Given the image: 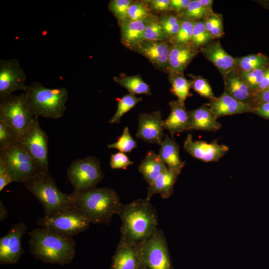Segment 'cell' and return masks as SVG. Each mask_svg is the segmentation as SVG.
<instances>
[{"instance_id": "cell-1", "label": "cell", "mask_w": 269, "mask_h": 269, "mask_svg": "<svg viewBox=\"0 0 269 269\" xmlns=\"http://www.w3.org/2000/svg\"><path fill=\"white\" fill-rule=\"evenodd\" d=\"M117 215L122 222V243L138 246L158 229L156 211L146 198L122 204Z\"/></svg>"}, {"instance_id": "cell-2", "label": "cell", "mask_w": 269, "mask_h": 269, "mask_svg": "<svg viewBox=\"0 0 269 269\" xmlns=\"http://www.w3.org/2000/svg\"><path fill=\"white\" fill-rule=\"evenodd\" d=\"M29 236L30 252L36 259L58 265L69 264L74 260L76 244L73 238L42 227L33 229Z\"/></svg>"}, {"instance_id": "cell-3", "label": "cell", "mask_w": 269, "mask_h": 269, "mask_svg": "<svg viewBox=\"0 0 269 269\" xmlns=\"http://www.w3.org/2000/svg\"><path fill=\"white\" fill-rule=\"evenodd\" d=\"M71 194L75 205L90 223L95 224H109L113 216L118 214L122 204L118 194L110 187H94Z\"/></svg>"}, {"instance_id": "cell-4", "label": "cell", "mask_w": 269, "mask_h": 269, "mask_svg": "<svg viewBox=\"0 0 269 269\" xmlns=\"http://www.w3.org/2000/svg\"><path fill=\"white\" fill-rule=\"evenodd\" d=\"M24 94L28 107L36 117L59 119L66 110L68 92L65 87L48 88L34 82Z\"/></svg>"}, {"instance_id": "cell-5", "label": "cell", "mask_w": 269, "mask_h": 269, "mask_svg": "<svg viewBox=\"0 0 269 269\" xmlns=\"http://www.w3.org/2000/svg\"><path fill=\"white\" fill-rule=\"evenodd\" d=\"M23 184L41 204L44 215H51L74 204L71 193L60 191L49 172H40Z\"/></svg>"}, {"instance_id": "cell-6", "label": "cell", "mask_w": 269, "mask_h": 269, "mask_svg": "<svg viewBox=\"0 0 269 269\" xmlns=\"http://www.w3.org/2000/svg\"><path fill=\"white\" fill-rule=\"evenodd\" d=\"M39 227L46 228L60 236L73 238L87 230L90 223L75 204L49 215H44L37 221Z\"/></svg>"}, {"instance_id": "cell-7", "label": "cell", "mask_w": 269, "mask_h": 269, "mask_svg": "<svg viewBox=\"0 0 269 269\" xmlns=\"http://www.w3.org/2000/svg\"><path fill=\"white\" fill-rule=\"evenodd\" d=\"M0 164L13 182L24 183L40 172L18 142L0 150Z\"/></svg>"}, {"instance_id": "cell-8", "label": "cell", "mask_w": 269, "mask_h": 269, "mask_svg": "<svg viewBox=\"0 0 269 269\" xmlns=\"http://www.w3.org/2000/svg\"><path fill=\"white\" fill-rule=\"evenodd\" d=\"M67 174L73 194L96 187L104 177L100 162L93 156L72 161L67 168Z\"/></svg>"}, {"instance_id": "cell-9", "label": "cell", "mask_w": 269, "mask_h": 269, "mask_svg": "<svg viewBox=\"0 0 269 269\" xmlns=\"http://www.w3.org/2000/svg\"><path fill=\"white\" fill-rule=\"evenodd\" d=\"M36 117L26 103L24 93L0 100V121L14 130L19 137Z\"/></svg>"}, {"instance_id": "cell-10", "label": "cell", "mask_w": 269, "mask_h": 269, "mask_svg": "<svg viewBox=\"0 0 269 269\" xmlns=\"http://www.w3.org/2000/svg\"><path fill=\"white\" fill-rule=\"evenodd\" d=\"M142 269H173L165 237L158 229L138 246Z\"/></svg>"}, {"instance_id": "cell-11", "label": "cell", "mask_w": 269, "mask_h": 269, "mask_svg": "<svg viewBox=\"0 0 269 269\" xmlns=\"http://www.w3.org/2000/svg\"><path fill=\"white\" fill-rule=\"evenodd\" d=\"M18 142L33 160L40 172H49L48 137L41 128L36 117Z\"/></svg>"}, {"instance_id": "cell-12", "label": "cell", "mask_w": 269, "mask_h": 269, "mask_svg": "<svg viewBox=\"0 0 269 269\" xmlns=\"http://www.w3.org/2000/svg\"><path fill=\"white\" fill-rule=\"evenodd\" d=\"M26 74L18 60L11 58L0 61V100L7 98L16 91L25 92Z\"/></svg>"}, {"instance_id": "cell-13", "label": "cell", "mask_w": 269, "mask_h": 269, "mask_svg": "<svg viewBox=\"0 0 269 269\" xmlns=\"http://www.w3.org/2000/svg\"><path fill=\"white\" fill-rule=\"evenodd\" d=\"M27 227L23 223L14 224L8 232L0 239V264L13 265L17 263L24 253L21 241Z\"/></svg>"}, {"instance_id": "cell-14", "label": "cell", "mask_w": 269, "mask_h": 269, "mask_svg": "<svg viewBox=\"0 0 269 269\" xmlns=\"http://www.w3.org/2000/svg\"><path fill=\"white\" fill-rule=\"evenodd\" d=\"M163 121L160 111L139 114L136 137L145 142L160 145L164 137Z\"/></svg>"}, {"instance_id": "cell-15", "label": "cell", "mask_w": 269, "mask_h": 269, "mask_svg": "<svg viewBox=\"0 0 269 269\" xmlns=\"http://www.w3.org/2000/svg\"><path fill=\"white\" fill-rule=\"evenodd\" d=\"M184 150L193 157L205 162H217L228 151L229 147L217 141L207 142L193 140L192 135H187L183 144Z\"/></svg>"}, {"instance_id": "cell-16", "label": "cell", "mask_w": 269, "mask_h": 269, "mask_svg": "<svg viewBox=\"0 0 269 269\" xmlns=\"http://www.w3.org/2000/svg\"><path fill=\"white\" fill-rule=\"evenodd\" d=\"M217 119L226 116H232L244 113H253L254 106L240 102L225 92L218 97L209 100L207 104Z\"/></svg>"}, {"instance_id": "cell-17", "label": "cell", "mask_w": 269, "mask_h": 269, "mask_svg": "<svg viewBox=\"0 0 269 269\" xmlns=\"http://www.w3.org/2000/svg\"><path fill=\"white\" fill-rule=\"evenodd\" d=\"M200 50L204 57L217 68L223 78L238 69L235 58L224 50L218 40H213Z\"/></svg>"}, {"instance_id": "cell-18", "label": "cell", "mask_w": 269, "mask_h": 269, "mask_svg": "<svg viewBox=\"0 0 269 269\" xmlns=\"http://www.w3.org/2000/svg\"><path fill=\"white\" fill-rule=\"evenodd\" d=\"M170 48L166 41L143 40L134 50L146 58L155 66L168 71Z\"/></svg>"}, {"instance_id": "cell-19", "label": "cell", "mask_w": 269, "mask_h": 269, "mask_svg": "<svg viewBox=\"0 0 269 269\" xmlns=\"http://www.w3.org/2000/svg\"><path fill=\"white\" fill-rule=\"evenodd\" d=\"M138 246L119 242L112 257L110 269H141Z\"/></svg>"}, {"instance_id": "cell-20", "label": "cell", "mask_w": 269, "mask_h": 269, "mask_svg": "<svg viewBox=\"0 0 269 269\" xmlns=\"http://www.w3.org/2000/svg\"><path fill=\"white\" fill-rule=\"evenodd\" d=\"M191 42L185 44H172L170 46L168 59L169 73H183L190 62L199 53Z\"/></svg>"}, {"instance_id": "cell-21", "label": "cell", "mask_w": 269, "mask_h": 269, "mask_svg": "<svg viewBox=\"0 0 269 269\" xmlns=\"http://www.w3.org/2000/svg\"><path fill=\"white\" fill-rule=\"evenodd\" d=\"M223 78L224 92L240 102L254 106L255 93L243 79L238 69L230 72Z\"/></svg>"}, {"instance_id": "cell-22", "label": "cell", "mask_w": 269, "mask_h": 269, "mask_svg": "<svg viewBox=\"0 0 269 269\" xmlns=\"http://www.w3.org/2000/svg\"><path fill=\"white\" fill-rule=\"evenodd\" d=\"M170 112L167 118L163 121L164 129L173 134L189 131V116L185 104L178 100L169 102Z\"/></svg>"}, {"instance_id": "cell-23", "label": "cell", "mask_w": 269, "mask_h": 269, "mask_svg": "<svg viewBox=\"0 0 269 269\" xmlns=\"http://www.w3.org/2000/svg\"><path fill=\"white\" fill-rule=\"evenodd\" d=\"M189 131L216 132L220 130L222 125L215 118L211 109L206 104L188 111Z\"/></svg>"}, {"instance_id": "cell-24", "label": "cell", "mask_w": 269, "mask_h": 269, "mask_svg": "<svg viewBox=\"0 0 269 269\" xmlns=\"http://www.w3.org/2000/svg\"><path fill=\"white\" fill-rule=\"evenodd\" d=\"M160 146L158 155L167 168L181 173L185 162L180 159L179 146L173 136L165 134Z\"/></svg>"}, {"instance_id": "cell-25", "label": "cell", "mask_w": 269, "mask_h": 269, "mask_svg": "<svg viewBox=\"0 0 269 269\" xmlns=\"http://www.w3.org/2000/svg\"><path fill=\"white\" fill-rule=\"evenodd\" d=\"M180 173L167 168L149 184L146 199L150 201L151 198L156 194H159L163 199L170 197L173 194L174 186Z\"/></svg>"}, {"instance_id": "cell-26", "label": "cell", "mask_w": 269, "mask_h": 269, "mask_svg": "<svg viewBox=\"0 0 269 269\" xmlns=\"http://www.w3.org/2000/svg\"><path fill=\"white\" fill-rule=\"evenodd\" d=\"M122 43L127 47L135 50L144 40L145 20H127L120 25Z\"/></svg>"}, {"instance_id": "cell-27", "label": "cell", "mask_w": 269, "mask_h": 269, "mask_svg": "<svg viewBox=\"0 0 269 269\" xmlns=\"http://www.w3.org/2000/svg\"><path fill=\"white\" fill-rule=\"evenodd\" d=\"M167 167L158 154L149 151L139 163L138 170L145 181L151 184L158 176L164 172Z\"/></svg>"}, {"instance_id": "cell-28", "label": "cell", "mask_w": 269, "mask_h": 269, "mask_svg": "<svg viewBox=\"0 0 269 269\" xmlns=\"http://www.w3.org/2000/svg\"><path fill=\"white\" fill-rule=\"evenodd\" d=\"M114 80L120 86L126 88L129 94L134 95H151L149 85L146 84L139 75L114 77Z\"/></svg>"}, {"instance_id": "cell-29", "label": "cell", "mask_w": 269, "mask_h": 269, "mask_svg": "<svg viewBox=\"0 0 269 269\" xmlns=\"http://www.w3.org/2000/svg\"><path fill=\"white\" fill-rule=\"evenodd\" d=\"M169 78L171 85L170 92L177 97V100L185 104L187 98L192 96L190 92L191 88V80H188L184 77L183 73H169Z\"/></svg>"}, {"instance_id": "cell-30", "label": "cell", "mask_w": 269, "mask_h": 269, "mask_svg": "<svg viewBox=\"0 0 269 269\" xmlns=\"http://www.w3.org/2000/svg\"><path fill=\"white\" fill-rule=\"evenodd\" d=\"M235 61L238 69L243 72L264 68L269 65V58L261 53L236 57Z\"/></svg>"}, {"instance_id": "cell-31", "label": "cell", "mask_w": 269, "mask_h": 269, "mask_svg": "<svg viewBox=\"0 0 269 269\" xmlns=\"http://www.w3.org/2000/svg\"><path fill=\"white\" fill-rule=\"evenodd\" d=\"M117 100L118 102L117 109L115 115L109 122L110 124L120 123L121 119L123 115L140 102L142 99L128 94L120 98H117Z\"/></svg>"}, {"instance_id": "cell-32", "label": "cell", "mask_w": 269, "mask_h": 269, "mask_svg": "<svg viewBox=\"0 0 269 269\" xmlns=\"http://www.w3.org/2000/svg\"><path fill=\"white\" fill-rule=\"evenodd\" d=\"M169 39L164 34L159 19L151 15L145 20L144 40L166 41Z\"/></svg>"}, {"instance_id": "cell-33", "label": "cell", "mask_w": 269, "mask_h": 269, "mask_svg": "<svg viewBox=\"0 0 269 269\" xmlns=\"http://www.w3.org/2000/svg\"><path fill=\"white\" fill-rule=\"evenodd\" d=\"M213 40L206 29L204 20L195 21L191 39L192 45L200 50Z\"/></svg>"}, {"instance_id": "cell-34", "label": "cell", "mask_w": 269, "mask_h": 269, "mask_svg": "<svg viewBox=\"0 0 269 269\" xmlns=\"http://www.w3.org/2000/svg\"><path fill=\"white\" fill-rule=\"evenodd\" d=\"M204 7L199 0H191L187 8L179 14V17L186 19L197 21L204 19L213 13Z\"/></svg>"}, {"instance_id": "cell-35", "label": "cell", "mask_w": 269, "mask_h": 269, "mask_svg": "<svg viewBox=\"0 0 269 269\" xmlns=\"http://www.w3.org/2000/svg\"><path fill=\"white\" fill-rule=\"evenodd\" d=\"M204 20L205 27L213 39L222 37L224 34L222 16L214 12Z\"/></svg>"}, {"instance_id": "cell-36", "label": "cell", "mask_w": 269, "mask_h": 269, "mask_svg": "<svg viewBox=\"0 0 269 269\" xmlns=\"http://www.w3.org/2000/svg\"><path fill=\"white\" fill-rule=\"evenodd\" d=\"M109 148L118 149L121 152H130L137 147L136 141L131 135L128 127H125L122 134L118 138L117 140L108 145Z\"/></svg>"}, {"instance_id": "cell-37", "label": "cell", "mask_w": 269, "mask_h": 269, "mask_svg": "<svg viewBox=\"0 0 269 269\" xmlns=\"http://www.w3.org/2000/svg\"><path fill=\"white\" fill-rule=\"evenodd\" d=\"M179 30L176 36L170 40L172 44H185L191 42L193 29L195 21L181 18Z\"/></svg>"}, {"instance_id": "cell-38", "label": "cell", "mask_w": 269, "mask_h": 269, "mask_svg": "<svg viewBox=\"0 0 269 269\" xmlns=\"http://www.w3.org/2000/svg\"><path fill=\"white\" fill-rule=\"evenodd\" d=\"M164 34L171 40L178 33L181 24L179 16L174 15H166L159 19Z\"/></svg>"}, {"instance_id": "cell-39", "label": "cell", "mask_w": 269, "mask_h": 269, "mask_svg": "<svg viewBox=\"0 0 269 269\" xmlns=\"http://www.w3.org/2000/svg\"><path fill=\"white\" fill-rule=\"evenodd\" d=\"M133 2L131 0H111L109 2V10L117 19L120 25L128 19V9Z\"/></svg>"}, {"instance_id": "cell-40", "label": "cell", "mask_w": 269, "mask_h": 269, "mask_svg": "<svg viewBox=\"0 0 269 269\" xmlns=\"http://www.w3.org/2000/svg\"><path fill=\"white\" fill-rule=\"evenodd\" d=\"M192 78L191 88L201 96L209 100L216 97L213 92L212 89L208 81L201 76L189 74Z\"/></svg>"}, {"instance_id": "cell-41", "label": "cell", "mask_w": 269, "mask_h": 269, "mask_svg": "<svg viewBox=\"0 0 269 269\" xmlns=\"http://www.w3.org/2000/svg\"><path fill=\"white\" fill-rule=\"evenodd\" d=\"M151 15L150 8L145 2H133L128 9V17L130 20H145Z\"/></svg>"}, {"instance_id": "cell-42", "label": "cell", "mask_w": 269, "mask_h": 269, "mask_svg": "<svg viewBox=\"0 0 269 269\" xmlns=\"http://www.w3.org/2000/svg\"><path fill=\"white\" fill-rule=\"evenodd\" d=\"M267 67L246 72L239 71L241 76L254 93L257 91L263 80Z\"/></svg>"}, {"instance_id": "cell-43", "label": "cell", "mask_w": 269, "mask_h": 269, "mask_svg": "<svg viewBox=\"0 0 269 269\" xmlns=\"http://www.w3.org/2000/svg\"><path fill=\"white\" fill-rule=\"evenodd\" d=\"M19 138L14 130L0 121V150L18 142Z\"/></svg>"}, {"instance_id": "cell-44", "label": "cell", "mask_w": 269, "mask_h": 269, "mask_svg": "<svg viewBox=\"0 0 269 269\" xmlns=\"http://www.w3.org/2000/svg\"><path fill=\"white\" fill-rule=\"evenodd\" d=\"M134 162L131 161L124 153L119 152L111 155L110 166L112 169H126Z\"/></svg>"}, {"instance_id": "cell-45", "label": "cell", "mask_w": 269, "mask_h": 269, "mask_svg": "<svg viewBox=\"0 0 269 269\" xmlns=\"http://www.w3.org/2000/svg\"><path fill=\"white\" fill-rule=\"evenodd\" d=\"M146 2L149 8L155 11L164 12L170 10V0H151Z\"/></svg>"}, {"instance_id": "cell-46", "label": "cell", "mask_w": 269, "mask_h": 269, "mask_svg": "<svg viewBox=\"0 0 269 269\" xmlns=\"http://www.w3.org/2000/svg\"><path fill=\"white\" fill-rule=\"evenodd\" d=\"M191 1V0H170V10L180 14L187 8Z\"/></svg>"}, {"instance_id": "cell-47", "label": "cell", "mask_w": 269, "mask_h": 269, "mask_svg": "<svg viewBox=\"0 0 269 269\" xmlns=\"http://www.w3.org/2000/svg\"><path fill=\"white\" fill-rule=\"evenodd\" d=\"M269 103V87L263 91L255 94L254 105Z\"/></svg>"}, {"instance_id": "cell-48", "label": "cell", "mask_w": 269, "mask_h": 269, "mask_svg": "<svg viewBox=\"0 0 269 269\" xmlns=\"http://www.w3.org/2000/svg\"><path fill=\"white\" fill-rule=\"evenodd\" d=\"M264 119L269 120V103L256 106L253 113Z\"/></svg>"}, {"instance_id": "cell-49", "label": "cell", "mask_w": 269, "mask_h": 269, "mask_svg": "<svg viewBox=\"0 0 269 269\" xmlns=\"http://www.w3.org/2000/svg\"><path fill=\"white\" fill-rule=\"evenodd\" d=\"M13 182L10 176L7 173L4 167L0 164V191L8 184Z\"/></svg>"}, {"instance_id": "cell-50", "label": "cell", "mask_w": 269, "mask_h": 269, "mask_svg": "<svg viewBox=\"0 0 269 269\" xmlns=\"http://www.w3.org/2000/svg\"><path fill=\"white\" fill-rule=\"evenodd\" d=\"M269 87V65L266 68L263 80L255 93L263 91Z\"/></svg>"}, {"instance_id": "cell-51", "label": "cell", "mask_w": 269, "mask_h": 269, "mask_svg": "<svg viewBox=\"0 0 269 269\" xmlns=\"http://www.w3.org/2000/svg\"><path fill=\"white\" fill-rule=\"evenodd\" d=\"M8 215V211L3 203L2 201L0 200V221H2L5 219Z\"/></svg>"}, {"instance_id": "cell-52", "label": "cell", "mask_w": 269, "mask_h": 269, "mask_svg": "<svg viewBox=\"0 0 269 269\" xmlns=\"http://www.w3.org/2000/svg\"><path fill=\"white\" fill-rule=\"evenodd\" d=\"M201 4L206 8L211 11H213L212 5L213 0H199Z\"/></svg>"}, {"instance_id": "cell-53", "label": "cell", "mask_w": 269, "mask_h": 269, "mask_svg": "<svg viewBox=\"0 0 269 269\" xmlns=\"http://www.w3.org/2000/svg\"></svg>"}]
</instances>
